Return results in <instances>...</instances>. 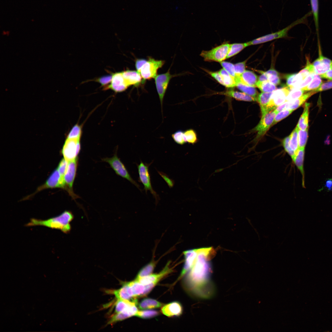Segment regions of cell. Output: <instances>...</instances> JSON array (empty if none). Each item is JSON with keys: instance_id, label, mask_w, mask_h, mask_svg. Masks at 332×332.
<instances>
[{"instance_id": "d6a6232c", "label": "cell", "mask_w": 332, "mask_h": 332, "mask_svg": "<svg viewBox=\"0 0 332 332\" xmlns=\"http://www.w3.org/2000/svg\"><path fill=\"white\" fill-rule=\"evenodd\" d=\"M247 46L246 43L230 44L226 59L235 55Z\"/></svg>"}, {"instance_id": "7c38bea8", "label": "cell", "mask_w": 332, "mask_h": 332, "mask_svg": "<svg viewBox=\"0 0 332 332\" xmlns=\"http://www.w3.org/2000/svg\"><path fill=\"white\" fill-rule=\"evenodd\" d=\"M170 261L168 262L162 270L158 273L151 274L137 280H135L144 285L152 283L156 286L161 279L172 271V268L170 266Z\"/></svg>"}, {"instance_id": "ac0fdd59", "label": "cell", "mask_w": 332, "mask_h": 332, "mask_svg": "<svg viewBox=\"0 0 332 332\" xmlns=\"http://www.w3.org/2000/svg\"><path fill=\"white\" fill-rule=\"evenodd\" d=\"M77 158L68 162L67 168L64 176L65 185L70 190L72 188L74 180L76 175L77 166Z\"/></svg>"}, {"instance_id": "603a6c76", "label": "cell", "mask_w": 332, "mask_h": 332, "mask_svg": "<svg viewBox=\"0 0 332 332\" xmlns=\"http://www.w3.org/2000/svg\"><path fill=\"white\" fill-rule=\"evenodd\" d=\"M317 92L312 90L304 94L298 98L287 102L284 109L294 110L301 106L311 96Z\"/></svg>"}, {"instance_id": "db71d44e", "label": "cell", "mask_w": 332, "mask_h": 332, "mask_svg": "<svg viewBox=\"0 0 332 332\" xmlns=\"http://www.w3.org/2000/svg\"><path fill=\"white\" fill-rule=\"evenodd\" d=\"M267 75L268 77V81L275 85H277L280 84V80L279 75Z\"/></svg>"}, {"instance_id": "44dd1931", "label": "cell", "mask_w": 332, "mask_h": 332, "mask_svg": "<svg viewBox=\"0 0 332 332\" xmlns=\"http://www.w3.org/2000/svg\"><path fill=\"white\" fill-rule=\"evenodd\" d=\"M305 155V148H299L296 151L295 155L292 159L293 162L300 172L302 176V184L305 188V175L304 170V161Z\"/></svg>"}, {"instance_id": "d590c367", "label": "cell", "mask_w": 332, "mask_h": 332, "mask_svg": "<svg viewBox=\"0 0 332 332\" xmlns=\"http://www.w3.org/2000/svg\"><path fill=\"white\" fill-rule=\"evenodd\" d=\"M298 128L296 126L295 128L290 135V146L291 148L295 152L298 148Z\"/></svg>"}, {"instance_id": "9c48e42d", "label": "cell", "mask_w": 332, "mask_h": 332, "mask_svg": "<svg viewBox=\"0 0 332 332\" xmlns=\"http://www.w3.org/2000/svg\"><path fill=\"white\" fill-rule=\"evenodd\" d=\"M149 165L146 164L141 161L137 166L139 180L144 185V189L147 193L149 191L156 199L158 200L159 196L154 190L152 186L150 175L148 170Z\"/></svg>"}, {"instance_id": "83f0119b", "label": "cell", "mask_w": 332, "mask_h": 332, "mask_svg": "<svg viewBox=\"0 0 332 332\" xmlns=\"http://www.w3.org/2000/svg\"><path fill=\"white\" fill-rule=\"evenodd\" d=\"M218 72L222 77L223 86L227 88H232L236 86L237 82L235 78L231 76L224 69H220Z\"/></svg>"}, {"instance_id": "3957f363", "label": "cell", "mask_w": 332, "mask_h": 332, "mask_svg": "<svg viewBox=\"0 0 332 332\" xmlns=\"http://www.w3.org/2000/svg\"><path fill=\"white\" fill-rule=\"evenodd\" d=\"M290 91V89L288 87H287L272 92L268 104L264 109L261 111L262 115L275 110L277 107L285 102Z\"/></svg>"}, {"instance_id": "9a60e30c", "label": "cell", "mask_w": 332, "mask_h": 332, "mask_svg": "<svg viewBox=\"0 0 332 332\" xmlns=\"http://www.w3.org/2000/svg\"><path fill=\"white\" fill-rule=\"evenodd\" d=\"M199 250V248L184 251V263L177 280L182 277L192 268L197 256Z\"/></svg>"}, {"instance_id": "f546056e", "label": "cell", "mask_w": 332, "mask_h": 332, "mask_svg": "<svg viewBox=\"0 0 332 332\" xmlns=\"http://www.w3.org/2000/svg\"><path fill=\"white\" fill-rule=\"evenodd\" d=\"M156 263V261L153 260L144 266L139 271L135 279L137 280L151 274L155 268Z\"/></svg>"}, {"instance_id": "ab89813d", "label": "cell", "mask_w": 332, "mask_h": 332, "mask_svg": "<svg viewBox=\"0 0 332 332\" xmlns=\"http://www.w3.org/2000/svg\"><path fill=\"white\" fill-rule=\"evenodd\" d=\"M184 139L186 143L194 144L197 142V134L192 129H189L184 132Z\"/></svg>"}, {"instance_id": "816d5d0a", "label": "cell", "mask_w": 332, "mask_h": 332, "mask_svg": "<svg viewBox=\"0 0 332 332\" xmlns=\"http://www.w3.org/2000/svg\"><path fill=\"white\" fill-rule=\"evenodd\" d=\"M112 75L104 76L96 80V81L100 83L102 85L105 86L111 82Z\"/></svg>"}, {"instance_id": "484cf974", "label": "cell", "mask_w": 332, "mask_h": 332, "mask_svg": "<svg viewBox=\"0 0 332 332\" xmlns=\"http://www.w3.org/2000/svg\"><path fill=\"white\" fill-rule=\"evenodd\" d=\"M310 104L306 102L304 105L303 112L301 115L297 126L302 130H305L308 128V117Z\"/></svg>"}, {"instance_id": "f907efd6", "label": "cell", "mask_w": 332, "mask_h": 332, "mask_svg": "<svg viewBox=\"0 0 332 332\" xmlns=\"http://www.w3.org/2000/svg\"><path fill=\"white\" fill-rule=\"evenodd\" d=\"M332 88V80H329L322 83L318 88L314 90L317 93Z\"/></svg>"}, {"instance_id": "8d00e7d4", "label": "cell", "mask_w": 332, "mask_h": 332, "mask_svg": "<svg viewBox=\"0 0 332 332\" xmlns=\"http://www.w3.org/2000/svg\"><path fill=\"white\" fill-rule=\"evenodd\" d=\"M82 134L81 126L76 124L72 128L68 135L67 138L80 140Z\"/></svg>"}, {"instance_id": "7a4b0ae2", "label": "cell", "mask_w": 332, "mask_h": 332, "mask_svg": "<svg viewBox=\"0 0 332 332\" xmlns=\"http://www.w3.org/2000/svg\"><path fill=\"white\" fill-rule=\"evenodd\" d=\"M73 218L74 216L71 212L65 211L58 216L46 220L32 218L25 226L27 227L43 226L60 230L63 233L67 234L71 231L70 223Z\"/></svg>"}, {"instance_id": "7402d4cb", "label": "cell", "mask_w": 332, "mask_h": 332, "mask_svg": "<svg viewBox=\"0 0 332 332\" xmlns=\"http://www.w3.org/2000/svg\"><path fill=\"white\" fill-rule=\"evenodd\" d=\"M237 82L252 87H256L257 82V76L253 72L245 70L239 77H235Z\"/></svg>"}, {"instance_id": "74e56055", "label": "cell", "mask_w": 332, "mask_h": 332, "mask_svg": "<svg viewBox=\"0 0 332 332\" xmlns=\"http://www.w3.org/2000/svg\"><path fill=\"white\" fill-rule=\"evenodd\" d=\"M160 314L159 312L154 310L138 311L135 316L143 319H148L156 317Z\"/></svg>"}, {"instance_id": "8fae6325", "label": "cell", "mask_w": 332, "mask_h": 332, "mask_svg": "<svg viewBox=\"0 0 332 332\" xmlns=\"http://www.w3.org/2000/svg\"><path fill=\"white\" fill-rule=\"evenodd\" d=\"M174 76L170 73L168 70L164 73L157 75L155 78L156 89L161 107L164 97L170 80Z\"/></svg>"}, {"instance_id": "f35d334b", "label": "cell", "mask_w": 332, "mask_h": 332, "mask_svg": "<svg viewBox=\"0 0 332 332\" xmlns=\"http://www.w3.org/2000/svg\"><path fill=\"white\" fill-rule=\"evenodd\" d=\"M308 135V128L305 130L298 129V137L299 148H305L307 142Z\"/></svg>"}, {"instance_id": "836d02e7", "label": "cell", "mask_w": 332, "mask_h": 332, "mask_svg": "<svg viewBox=\"0 0 332 332\" xmlns=\"http://www.w3.org/2000/svg\"><path fill=\"white\" fill-rule=\"evenodd\" d=\"M236 86L239 89L255 98L256 100V96L258 94V92L255 87L246 85L240 83H238Z\"/></svg>"}, {"instance_id": "94428289", "label": "cell", "mask_w": 332, "mask_h": 332, "mask_svg": "<svg viewBox=\"0 0 332 332\" xmlns=\"http://www.w3.org/2000/svg\"><path fill=\"white\" fill-rule=\"evenodd\" d=\"M267 75H279L278 72L274 69H271L266 72H265Z\"/></svg>"}, {"instance_id": "bcb514c9", "label": "cell", "mask_w": 332, "mask_h": 332, "mask_svg": "<svg viewBox=\"0 0 332 332\" xmlns=\"http://www.w3.org/2000/svg\"><path fill=\"white\" fill-rule=\"evenodd\" d=\"M220 63L223 69L231 76L234 77H235V67L233 64L230 62L223 61L220 62Z\"/></svg>"}, {"instance_id": "277c9868", "label": "cell", "mask_w": 332, "mask_h": 332, "mask_svg": "<svg viewBox=\"0 0 332 332\" xmlns=\"http://www.w3.org/2000/svg\"><path fill=\"white\" fill-rule=\"evenodd\" d=\"M230 44H224L209 51H203L200 54L204 61L221 62L226 59Z\"/></svg>"}, {"instance_id": "cb8c5ba5", "label": "cell", "mask_w": 332, "mask_h": 332, "mask_svg": "<svg viewBox=\"0 0 332 332\" xmlns=\"http://www.w3.org/2000/svg\"><path fill=\"white\" fill-rule=\"evenodd\" d=\"M306 77L299 72L297 73L287 74L286 76L287 84L290 89L291 90L302 81Z\"/></svg>"}, {"instance_id": "f6af8a7d", "label": "cell", "mask_w": 332, "mask_h": 332, "mask_svg": "<svg viewBox=\"0 0 332 332\" xmlns=\"http://www.w3.org/2000/svg\"><path fill=\"white\" fill-rule=\"evenodd\" d=\"M290 135L285 138L283 141V146L285 151L292 159L294 157L295 152L290 148L289 144Z\"/></svg>"}, {"instance_id": "680465c9", "label": "cell", "mask_w": 332, "mask_h": 332, "mask_svg": "<svg viewBox=\"0 0 332 332\" xmlns=\"http://www.w3.org/2000/svg\"><path fill=\"white\" fill-rule=\"evenodd\" d=\"M325 186L329 191L332 190V179L327 180L325 183Z\"/></svg>"}, {"instance_id": "ee69618b", "label": "cell", "mask_w": 332, "mask_h": 332, "mask_svg": "<svg viewBox=\"0 0 332 332\" xmlns=\"http://www.w3.org/2000/svg\"><path fill=\"white\" fill-rule=\"evenodd\" d=\"M293 111L292 110L284 109L279 112L275 118L272 125L288 116Z\"/></svg>"}, {"instance_id": "c3c4849f", "label": "cell", "mask_w": 332, "mask_h": 332, "mask_svg": "<svg viewBox=\"0 0 332 332\" xmlns=\"http://www.w3.org/2000/svg\"><path fill=\"white\" fill-rule=\"evenodd\" d=\"M68 162L64 158L60 162L57 168L61 178L64 180V176L67 168Z\"/></svg>"}, {"instance_id": "60d3db41", "label": "cell", "mask_w": 332, "mask_h": 332, "mask_svg": "<svg viewBox=\"0 0 332 332\" xmlns=\"http://www.w3.org/2000/svg\"><path fill=\"white\" fill-rule=\"evenodd\" d=\"M304 92L301 89H291L287 96L285 102L291 101L298 98L303 94Z\"/></svg>"}, {"instance_id": "f1b7e54d", "label": "cell", "mask_w": 332, "mask_h": 332, "mask_svg": "<svg viewBox=\"0 0 332 332\" xmlns=\"http://www.w3.org/2000/svg\"><path fill=\"white\" fill-rule=\"evenodd\" d=\"M128 283L132 288L133 296L135 298L137 297L143 296L145 290L144 285L135 280Z\"/></svg>"}, {"instance_id": "6f0895ef", "label": "cell", "mask_w": 332, "mask_h": 332, "mask_svg": "<svg viewBox=\"0 0 332 332\" xmlns=\"http://www.w3.org/2000/svg\"><path fill=\"white\" fill-rule=\"evenodd\" d=\"M261 74L259 76L258 78V81L262 82L265 81H268L267 75L265 73V72L260 71Z\"/></svg>"}, {"instance_id": "b9f144b4", "label": "cell", "mask_w": 332, "mask_h": 332, "mask_svg": "<svg viewBox=\"0 0 332 332\" xmlns=\"http://www.w3.org/2000/svg\"><path fill=\"white\" fill-rule=\"evenodd\" d=\"M312 13L316 27H318V0H310Z\"/></svg>"}, {"instance_id": "2e32d148", "label": "cell", "mask_w": 332, "mask_h": 332, "mask_svg": "<svg viewBox=\"0 0 332 332\" xmlns=\"http://www.w3.org/2000/svg\"><path fill=\"white\" fill-rule=\"evenodd\" d=\"M135 304L129 306L122 311L114 313L108 322V324H111L118 322L121 321L133 316H135L138 311Z\"/></svg>"}, {"instance_id": "4fadbf2b", "label": "cell", "mask_w": 332, "mask_h": 332, "mask_svg": "<svg viewBox=\"0 0 332 332\" xmlns=\"http://www.w3.org/2000/svg\"><path fill=\"white\" fill-rule=\"evenodd\" d=\"M312 64L314 73L319 75L332 69V60L322 54L319 55Z\"/></svg>"}, {"instance_id": "8992f818", "label": "cell", "mask_w": 332, "mask_h": 332, "mask_svg": "<svg viewBox=\"0 0 332 332\" xmlns=\"http://www.w3.org/2000/svg\"><path fill=\"white\" fill-rule=\"evenodd\" d=\"M305 16L301 18L298 19L292 23L287 27L283 30L275 33L268 34L252 41L246 42L247 46L263 43L273 40L285 37L289 30L296 25L302 23L305 19Z\"/></svg>"}, {"instance_id": "681fc988", "label": "cell", "mask_w": 332, "mask_h": 332, "mask_svg": "<svg viewBox=\"0 0 332 332\" xmlns=\"http://www.w3.org/2000/svg\"><path fill=\"white\" fill-rule=\"evenodd\" d=\"M314 74V73H310L302 81L295 86L293 89H301L307 85L312 80Z\"/></svg>"}, {"instance_id": "4316f807", "label": "cell", "mask_w": 332, "mask_h": 332, "mask_svg": "<svg viewBox=\"0 0 332 332\" xmlns=\"http://www.w3.org/2000/svg\"><path fill=\"white\" fill-rule=\"evenodd\" d=\"M162 303L153 299L145 298L142 300L139 303V308L142 310L156 308L161 307Z\"/></svg>"}, {"instance_id": "e575fe53", "label": "cell", "mask_w": 332, "mask_h": 332, "mask_svg": "<svg viewBox=\"0 0 332 332\" xmlns=\"http://www.w3.org/2000/svg\"><path fill=\"white\" fill-rule=\"evenodd\" d=\"M272 93V92H262L258 95L256 98V101L259 104L261 111L264 109L268 104Z\"/></svg>"}, {"instance_id": "6da1fadb", "label": "cell", "mask_w": 332, "mask_h": 332, "mask_svg": "<svg viewBox=\"0 0 332 332\" xmlns=\"http://www.w3.org/2000/svg\"><path fill=\"white\" fill-rule=\"evenodd\" d=\"M215 253L211 247L199 248L194 263L184 279L185 287L189 292L201 297L211 295L213 287L210 281L212 268L210 261Z\"/></svg>"}, {"instance_id": "52a82bcc", "label": "cell", "mask_w": 332, "mask_h": 332, "mask_svg": "<svg viewBox=\"0 0 332 332\" xmlns=\"http://www.w3.org/2000/svg\"><path fill=\"white\" fill-rule=\"evenodd\" d=\"M108 163L116 173L126 179L141 190L138 184L131 177L124 164L116 154L111 158H106L102 160Z\"/></svg>"}, {"instance_id": "ba28073f", "label": "cell", "mask_w": 332, "mask_h": 332, "mask_svg": "<svg viewBox=\"0 0 332 332\" xmlns=\"http://www.w3.org/2000/svg\"><path fill=\"white\" fill-rule=\"evenodd\" d=\"M80 149V140L67 138L63 147L62 153L68 162L77 158Z\"/></svg>"}, {"instance_id": "4dcf8cb0", "label": "cell", "mask_w": 332, "mask_h": 332, "mask_svg": "<svg viewBox=\"0 0 332 332\" xmlns=\"http://www.w3.org/2000/svg\"><path fill=\"white\" fill-rule=\"evenodd\" d=\"M323 82L319 75L314 74L311 82L306 86L301 88L304 91H310L316 89Z\"/></svg>"}, {"instance_id": "5b68a950", "label": "cell", "mask_w": 332, "mask_h": 332, "mask_svg": "<svg viewBox=\"0 0 332 332\" xmlns=\"http://www.w3.org/2000/svg\"><path fill=\"white\" fill-rule=\"evenodd\" d=\"M164 63V61L156 60L150 57L144 64L138 72L144 81L147 79L155 78L157 75L158 69L162 67Z\"/></svg>"}, {"instance_id": "e0dca14e", "label": "cell", "mask_w": 332, "mask_h": 332, "mask_svg": "<svg viewBox=\"0 0 332 332\" xmlns=\"http://www.w3.org/2000/svg\"><path fill=\"white\" fill-rule=\"evenodd\" d=\"M110 83L105 89H111L116 93L124 91L128 87L124 81L122 72L113 74Z\"/></svg>"}, {"instance_id": "9f6ffc18", "label": "cell", "mask_w": 332, "mask_h": 332, "mask_svg": "<svg viewBox=\"0 0 332 332\" xmlns=\"http://www.w3.org/2000/svg\"><path fill=\"white\" fill-rule=\"evenodd\" d=\"M321 78L332 80V69L325 73L319 75Z\"/></svg>"}, {"instance_id": "30bf717a", "label": "cell", "mask_w": 332, "mask_h": 332, "mask_svg": "<svg viewBox=\"0 0 332 332\" xmlns=\"http://www.w3.org/2000/svg\"><path fill=\"white\" fill-rule=\"evenodd\" d=\"M278 113L274 110L262 115L261 119L253 130L257 132L256 138L258 139L263 136L268 130L274 121Z\"/></svg>"}, {"instance_id": "5bb4252c", "label": "cell", "mask_w": 332, "mask_h": 332, "mask_svg": "<svg viewBox=\"0 0 332 332\" xmlns=\"http://www.w3.org/2000/svg\"><path fill=\"white\" fill-rule=\"evenodd\" d=\"M65 187L64 180L61 178L58 171L56 169L53 172L44 184L38 188L37 191L47 188H65Z\"/></svg>"}, {"instance_id": "91938a15", "label": "cell", "mask_w": 332, "mask_h": 332, "mask_svg": "<svg viewBox=\"0 0 332 332\" xmlns=\"http://www.w3.org/2000/svg\"><path fill=\"white\" fill-rule=\"evenodd\" d=\"M287 103V102H285L282 104H281L278 107H277L275 110L278 113L279 112L284 109L285 108L286 106Z\"/></svg>"}, {"instance_id": "11a10c76", "label": "cell", "mask_w": 332, "mask_h": 332, "mask_svg": "<svg viewBox=\"0 0 332 332\" xmlns=\"http://www.w3.org/2000/svg\"><path fill=\"white\" fill-rule=\"evenodd\" d=\"M147 60L143 59H138L136 60L135 67L137 71L139 72L140 69Z\"/></svg>"}, {"instance_id": "7dc6e473", "label": "cell", "mask_w": 332, "mask_h": 332, "mask_svg": "<svg viewBox=\"0 0 332 332\" xmlns=\"http://www.w3.org/2000/svg\"><path fill=\"white\" fill-rule=\"evenodd\" d=\"M247 60L235 64L234 65L235 77H239L245 70V65Z\"/></svg>"}, {"instance_id": "1f68e13d", "label": "cell", "mask_w": 332, "mask_h": 332, "mask_svg": "<svg viewBox=\"0 0 332 332\" xmlns=\"http://www.w3.org/2000/svg\"><path fill=\"white\" fill-rule=\"evenodd\" d=\"M256 87L263 92L271 93L275 91L276 88L275 85L269 81H265L262 82L257 81Z\"/></svg>"}, {"instance_id": "ffe728a7", "label": "cell", "mask_w": 332, "mask_h": 332, "mask_svg": "<svg viewBox=\"0 0 332 332\" xmlns=\"http://www.w3.org/2000/svg\"><path fill=\"white\" fill-rule=\"evenodd\" d=\"M122 73L124 81L128 86L132 85L137 86L144 81L137 71L127 70Z\"/></svg>"}, {"instance_id": "7bdbcfd3", "label": "cell", "mask_w": 332, "mask_h": 332, "mask_svg": "<svg viewBox=\"0 0 332 332\" xmlns=\"http://www.w3.org/2000/svg\"><path fill=\"white\" fill-rule=\"evenodd\" d=\"M172 137L175 142L178 144L183 145L186 143L184 132L181 130L176 131L172 135Z\"/></svg>"}, {"instance_id": "f5cc1de1", "label": "cell", "mask_w": 332, "mask_h": 332, "mask_svg": "<svg viewBox=\"0 0 332 332\" xmlns=\"http://www.w3.org/2000/svg\"><path fill=\"white\" fill-rule=\"evenodd\" d=\"M206 71L219 83L223 85V83L222 76L219 72H214L207 70Z\"/></svg>"}, {"instance_id": "d4e9b609", "label": "cell", "mask_w": 332, "mask_h": 332, "mask_svg": "<svg viewBox=\"0 0 332 332\" xmlns=\"http://www.w3.org/2000/svg\"><path fill=\"white\" fill-rule=\"evenodd\" d=\"M221 94L232 97L238 100L248 101H256L255 98L244 93L234 90L227 91L222 93Z\"/></svg>"}, {"instance_id": "d6986e66", "label": "cell", "mask_w": 332, "mask_h": 332, "mask_svg": "<svg viewBox=\"0 0 332 332\" xmlns=\"http://www.w3.org/2000/svg\"><path fill=\"white\" fill-rule=\"evenodd\" d=\"M161 311L164 314L169 317L179 316L182 314L183 308L180 302L174 301L163 306Z\"/></svg>"}]
</instances>
